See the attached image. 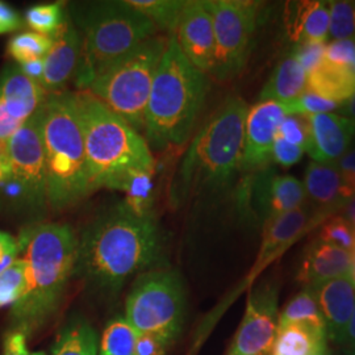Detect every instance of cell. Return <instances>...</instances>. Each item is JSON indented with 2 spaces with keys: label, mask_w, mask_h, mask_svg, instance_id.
Instances as JSON below:
<instances>
[{
  "label": "cell",
  "mask_w": 355,
  "mask_h": 355,
  "mask_svg": "<svg viewBox=\"0 0 355 355\" xmlns=\"http://www.w3.org/2000/svg\"><path fill=\"white\" fill-rule=\"evenodd\" d=\"M161 249L153 216L139 217L120 204L95 220L78 240L74 275L99 288L116 290L155 263Z\"/></svg>",
  "instance_id": "6da1fadb"
},
{
  "label": "cell",
  "mask_w": 355,
  "mask_h": 355,
  "mask_svg": "<svg viewBox=\"0 0 355 355\" xmlns=\"http://www.w3.org/2000/svg\"><path fill=\"white\" fill-rule=\"evenodd\" d=\"M248 111V103L233 95L209 116L180 161L170 192L173 203L228 186L240 171Z\"/></svg>",
  "instance_id": "7a4b0ae2"
},
{
  "label": "cell",
  "mask_w": 355,
  "mask_h": 355,
  "mask_svg": "<svg viewBox=\"0 0 355 355\" xmlns=\"http://www.w3.org/2000/svg\"><path fill=\"white\" fill-rule=\"evenodd\" d=\"M209 79L184 57L173 33L154 76L144 133L154 149L180 146L190 139L203 110Z\"/></svg>",
  "instance_id": "3957f363"
},
{
  "label": "cell",
  "mask_w": 355,
  "mask_h": 355,
  "mask_svg": "<svg viewBox=\"0 0 355 355\" xmlns=\"http://www.w3.org/2000/svg\"><path fill=\"white\" fill-rule=\"evenodd\" d=\"M19 241L26 250V286L13 305L12 318L24 333L37 328L58 308L74 275L78 239L67 224L48 223L28 229Z\"/></svg>",
  "instance_id": "277c9868"
},
{
  "label": "cell",
  "mask_w": 355,
  "mask_h": 355,
  "mask_svg": "<svg viewBox=\"0 0 355 355\" xmlns=\"http://www.w3.org/2000/svg\"><path fill=\"white\" fill-rule=\"evenodd\" d=\"M83 133L91 191L117 190L135 170L154 171L150 146L130 124L89 91L74 92Z\"/></svg>",
  "instance_id": "5b68a950"
},
{
  "label": "cell",
  "mask_w": 355,
  "mask_h": 355,
  "mask_svg": "<svg viewBox=\"0 0 355 355\" xmlns=\"http://www.w3.org/2000/svg\"><path fill=\"white\" fill-rule=\"evenodd\" d=\"M67 15L82 37V57L74 78L79 91L87 89L104 70L158 35L157 26L129 1H76L67 6Z\"/></svg>",
  "instance_id": "8992f818"
},
{
  "label": "cell",
  "mask_w": 355,
  "mask_h": 355,
  "mask_svg": "<svg viewBox=\"0 0 355 355\" xmlns=\"http://www.w3.org/2000/svg\"><path fill=\"white\" fill-rule=\"evenodd\" d=\"M46 199L54 211L73 207L91 191L74 92L48 95L41 105Z\"/></svg>",
  "instance_id": "52a82bcc"
},
{
  "label": "cell",
  "mask_w": 355,
  "mask_h": 355,
  "mask_svg": "<svg viewBox=\"0 0 355 355\" xmlns=\"http://www.w3.org/2000/svg\"><path fill=\"white\" fill-rule=\"evenodd\" d=\"M167 46V36L155 35L104 70L89 85L91 95L144 132L145 111L154 76Z\"/></svg>",
  "instance_id": "ba28073f"
},
{
  "label": "cell",
  "mask_w": 355,
  "mask_h": 355,
  "mask_svg": "<svg viewBox=\"0 0 355 355\" xmlns=\"http://www.w3.org/2000/svg\"><path fill=\"white\" fill-rule=\"evenodd\" d=\"M186 296L182 278L171 270L142 274L129 293L128 322L139 334H157L174 343L184 318Z\"/></svg>",
  "instance_id": "9c48e42d"
},
{
  "label": "cell",
  "mask_w": 355,
  "mask_h": 355,
  "mask_svg": "<svg viewBox=\"0 0 355 355\" xmlns=\"http://www.w3.org/2000/svg\"><path fill=\"white\" fill-rule=\"evenodd\" d=\"M215 31V67L211 76L229 80L240 76L253 49L262 3L252 0H208Z\"/></svg>",
  "instance_id": "30bf717a"
},
{
  "label": "cell",
  "mask_w": 355,
  "mask_h": 355,
  "mask_svg": "<svg viewBox=\"0 0 355 355\" xmlns=\"http://www.w3.org/2000/svg\"><path fill=\"white\" fill-rule=\"evenodd\" d=\"M328 218H330L329 216L320 214L309 204L305 203L304 205H302L300 208L292 211L290 214H286L265 223L261 249L253 268L250 270L249 275L245 278V282L232 295V297L225 300L217 309H215L209 318L204 320L203 329L198 333V337L193 341L190 355H195V353L199 350V346L207 338V334L212 328V325L221 316L224 309L232 303V300L241 293L242 290L250 287L254 280L257 279V277L268 265H271L275 259H278L286 253L292 245L299 241L309 230H312L320 224H324V221H327Z\"/></svg>",
  "instance_id": "8fae6325"
},
{
  "label": "cell",
  "mask_w": 355,
  "mask_h": 355,
  "mask_svg": "<svg viewBox=\"0 0 355 355\" xmlns=\"http://www.w3.org/2000/svg\"><path fill=\"white\" fill-rule=\"evenodd\" d=\"M11 178L26 191L33 208H42L46 199V164L41 132V107L7 141Z\"/></svg>",
  "instance_id": "7c38bea8"
},
{
  "label": "cell",
  "mask_w": 355,
  "mask_h": 355,
  "mask_svg": "<svg viewBox=\"0 0 355 355\" xmlns=\"http://www.w3.org/2000/svg\"><path fill=\"white\" fill-rule=\"evenodd\" d=\"M279 325V288L266 283L248 296L245 315L228 355H270Z\"/></svg>",
  "instance_id": "4fadbf2b"
},
{
  "label": "cell",
  "mask_w": 355,
  "mask_h": 355,
  "mask_svg": "<svg viewBox=\"0 0 355 355\" xmlns=\"http://www.w3.org/2000/svg\"><path fill=\"white\" fill-rule=\"evenodd\" d=\"M254 174L242 191V199L246 208L261 216L263 224L306 203L303 182L297 178L278 174L270 167Z\"/></svg>",
  "instance_id": "5bb4252c"
},
{
  "label": "cell",
  "mask_w": 355,
  "mask_h": 355,
  "mask_svg": "<svg viewBox=\"0 0 355 355\" xmlns=\"http://www.w3.org/2000/svg\"><path fill=\"white\" fill-rule=\"evenodd\" d=\"M286 114L282 104L270 101L257 102L249 107L245 120L240 171L254 174L270 166L274 141Z\"/></svg>",
  "instance_id": "9a60e30c"
},
{
  "label": "cell",
  "mask_w": 355,
  "mask_h": 355,
  "mask_svg": "<svg viewBox=\"0 0 355 355\" xmlns=\"http://www.w3.org/2000/svg\"><path fill=\"white\" fill-rule=\"evenodd\" d=\"M174 37L184 57L204 74H212L215 67V31L205 1L192 0L179 16Z\"/></svg>",
  "instance_id": "2e32d148"
},
{
  "label": "cell",
  "mask_w": 355,
  "mask_h": 355,
  "mask_svg": "<svg viewBox=\"0 0 355 355\" xmlns=\"http://www.w3.org/2000/svg\"><path fill=\"white\" fill-rule=\"evenodd\" d=\"M51 38L53 44L44 57V76L40 83L46 95L64 92L66 85L76 78L82 57V37L69 15Z\"/></svg>",
  "instance_id": "e0dca14e"
},
{
  "label": "cell",
  "mask_w": 355,
  "mask_h": 355,
  "mask_svg": "<svg viewBox=\"0 0 355 355\" xmlns=\"http://www.w3.org/2000/svg\"><path fill=\"white\" fill-rule=\"evenodd\" d=\"M305 117L309 124V142L305 153L315 162L337 164L354 140L355 123L333 112Z\"/></svg>",
  "instance_id": "ac0fdd59"
},
{
  "label": "cell",
  "mask_w": 355,
  "mask_h": 355,
  "mask_svg": "<svg viewBox=\"0 0 355 355\" xmlns=\"http://www.w3.org/2000/svg\"><path fill=\"white\" fill-rule=\"evenodd\" d=\"M325 324L327 338L340 345L355 305V287L349 274L309 287Z\"/></svg>",
  "instance_id": "d6986e66"
},
{
  "label": "cell",
  "mask_w": 355,
  "mask_h": 355,
  "mask_svg": "<svg viewBox=\"0 0 355 355\" xmlns=\"http://www.w3.org/2000/svg\"><path fill=\"white\" fill-rule=\"evenodd\" d=\"M41 85L26 76L19 64L7 66L0 74V108L24 124L46 99Z\"/></svg>",
  "instance_id": "ffe728a7"
},
{
  "label": "cell",
  "mask_w": 355,
  "mask_h": 355,
  "mask_svg": "<svg viewBox=\"0 0 355 355\" xmlns=\"http://www.w3.org/2000/svg\"><path fill=\"white\" fill-rule=\"evenodd\" d=\"M350 267V252L316 239L305 249L296 279L304 287H315L327 280L349 274Z\"/></svg>",
  "instance_id": "44dd1931"
},
{
  "label": "cell",
  "mask_w": 355,
  "mask_h": 355,
  "mask_svg": "<svg viewBox=\"0 0 355 355\" xmlns=\"http://www.w3.org/2000/svg\"><path fill=\"white\" fill-rule=\"evenodd\" d=\"M284 26L292 42H325L329 38V3L304 0L287 3Z\"/></svg>",
  "instance_id": "7402d4cb"
},
{
  "label": "cell",
  "mask_w": 355,
  "mask_h": 355,
  "mask_svg": "<svg viewBox=\"0 0 355 355\" xmlns=\"http://www.w3.org/2000/svg\"><path fill=\"white\" fill-rule=\"evenodd\" d=\"M305 198L315 211L331 216L346 208L341 198V178L336 164L311 161L304 173Z\"/></svg>",
  "instance_id": "603a6c76"
},
{
  "label": "cell",
  "mask_w": 355,
  "mask_h": 355,
  "mask_svg": "<svg viewBox=\"0 0 355 355\" xmlns=\"http://www.w3.org/2000/svg\"><path fill=\"white\" fill-rule=\"evenodd\" d=\"M306 89L331 102L343 103L355 92V73L350 66L324 60L306 74Z\"/></svg>",
  "instance_id": "cb8c5ba5"
},
{
  "label": "cell",
  "mask_w": 355,
  "mask_h": 355,
  "mask_svg": "<svg viewBox=\"0 0 355 355\" xmlns=\"http://www.w3.org/2000/svg\"><path fill=\"white\" fill-rule=\"evenodd\" d=\"M306 89V73L290 54L280 60L258 96V102L286 103L299 98Z\"/></svg>",
  "instance_id": "d4e9b609"
},
{
  "label": "cell",
  "mask_w": 355,
  "mask_h": 355,
  "mask_svg": "<svg viewBox=\"0 0 355 355\" xmlns=\"http://www.w3.org/2000/svg\"><path fill=\"white\" fill-rule=\"evenodd\" d=\"M328 338L324 329L308 324L278 327L271 355H327Z\"/></svg>",
  "instance_id": "484cf974"
},
{
  "label": "cell",
  "mask_w": 355,
  "mask_h": 355,
  "mask_svg": "<svg viewBox=\"0 0 355 355\" xmlns=\"http://www.w3.org/2000/svg\"><path fill=\"white\" fill-rule=\"evenodd\" d=\"M154 171L135 170L124 178L117 190L125 192V199L121 205L133 215L150 217L152 215L153 182Z\"/></svg>",
  "instance_id": "4316f807"
},
{
  "label": "cell",
  "mask_w": 355,
  "mask_h": 355,
  "mask_svg": "<svg viewBox=\"0 0 355 355\" xmlns=\"http://www.w3.org/2000/svg\"><path fill=\"white\" fill-rule=\"evenodd\" d=\"M288 324H308L316 327L318 329L325 330V324L320 313L315 293L309 287H304L302 291L297 292L291 300L284 305L283 311L279 312L278 327Z\"/></svg>",
  "instance_id": "83f0119b"
},
{
  "label": "cell",
  "mask_w": 355,
  "mask_h": 355,
  "mask_svg": "<svg viewBox=\"0 0 355 355\" xmlns=\"http://www.w3.org/2000/svg\"><path fill=\"white\" fill-rule=\"evenodd\" d=\"M129 4L144 13L157 29L166 31L167 35L174 33L179 16L186 1L183 0H129Z\"/></svg>",
  "instance_id": "f1b7e54d"
},
{
  "label": "cell",
  "mask_w": 355,
  "mask_h": 355,
  "mask_svg": "<svg viewBox=\"0 0 355 355\" xmlns=\"http://www.w3.org/2000/svg\"><path fill=\"white\" fill-rule=\"evenodd\" d=\"M98 337L86 324H76L64 330L54 346L53 355H96Z\"/></svg>",
  "instance_id": "f546056e"
},
{
  "label": "cell",
  "mask_w": 355,
  "mask_h": 355,
  "mask_svg": "<svg viewBox=\"0 0 355 355\" xmlns=\"http://www.w3.org/2000/svg\"><path fill=\"white\" fill-rule=\"evenodd\" d=\"M137 337L125 318L114 320L103 333L101 355H135Z\"/></svg>",
  "instance_id": "4dcf8cb0"
},
{
  "label": "cell",
  "mask_w": 355,
  "mask_h": 355,
  "mask_svg": "<svg viewBox=\"0 0 355 355\" xmlns=\"http://www.w3.org/2000/svg\"><path fill=\"white\" fill-rule=\"evenodd\" d=\"M53 38L36 32H26L13 36L7 45V53L17 64L44 58L51 51Z\"/></svg>",
  "instance_id": "1f68e13d"
},
{
  "label": "cell",
  "mask_w": 355,
  "mask_h": 355,
  "mask_svg": "<svg viewBox=\"0 0 355 355\" xmlns=\"http://www.w3.org/2000/svg\"><path fill=\"white\" fill-rule=\"evenodd\" d=\"M66 15L62 3L37 4L26 10V23L36 33L51 37L64 24Z\"/></svg>",
  "instance_id": "d6a6232c"
},
{
  "label": "cell",
  "mask_w": 355,
  "mask_h": 355,
  "mask_svg": "<svg viewBox=\"0 0 355 355\" xmlns=\"http://www.w3.org/2000/svg\"><path fill=\"white\" fill-rule=\"evenodd\" d=\"M329 38L355 41V1H329Z\"/></svg>",
  "instance_id": "836d02e7"
},
{
  "label": "cell",
  "mask_w": 355,
  "mask_h": 355,
  "mask_svg": "<svg viewBox=\"0 0 355 355\" xmlns=\"http://www.w3.org/2000/svg\"><path fill=\"white\" fill-rule=\"evenodd\" d=\"M26 286V262L19 258L0 274V308L15 305L23 296Z\"/></svg>",
  "instance_id": "e575fe53"
},
{
  "label": "cell",
  "mask_w": 355,
  "mask_h": 355,
  "mask_svg": "<svg viewBox=\"0 0 355 355\" xmlns=\"http://www.w3.org/2000/svg\"><path fill=\"white\" fill-rule=\"evenodd\" d=\"M318 239L350 253L354 252L355 229L345 216H331L324 221Z\"/></svg>",
  "instance_id": "d590c367"
},
{
  "label": "cell",
  "mask_w": 355,
  "mask_h": 355,
  "mask_svg": "<svg viewBox=\"0 0 355 355\" xmlns=\"http://www.w3.org/2000/svg\"><path fill=\"white\" fill-rule=\"evenodd\" d=\"M282 105L287 114L312 116V114H330L331 111H337L340 104L324 99L316 94L305 89L299 98Z\"/></svg>",
  "instance_id": "8d00e7d4"
},
{
  "label": "cell",
  "mask_w": 355,
  "mask_h": 355,
  "mask_svg": "<svg viewBox=\"0 0 355 355\" xmlns=\"http://www.w3.org/2000/svg\"><path fill=\"white\" fill-rule=\"evenodd\" d=\"M278 137L296 145L302 149H306L309 142V124L305 116L286 114L278 129Z\"/></svg>",
  "instance_id": "74e56055"
},
{
  "label": "cell",
  "mask_w": 355,
  "mask_h": 355,
  "mask_svg": "<svg viewBox=\"0 0 355 355\" xmlns=\"http://www.w3.org/2000/svg\"><path fill=\"white\" fill-rule=\"evenodd\" d=\"M325 42H318V41H306L297 44L293 51L292 55L296 58V61L303 67L305 73H311L315 70L318 64H322L325 60Z\"/></svg>",
  "instance_id": "f35d334b"
},
{
  "label": "cell",
  "mask_w": 355,
  "mask_h": 355,
  "mask_svg": "<svg viewBox=\"0 0 355 355\" xmlns=\"http://www.w3.org/2000/svg\"><path fill=\"white\" fill-rule=\"evenodd\" d=\"M336 165L341 178V198L347 207L355 199V148L345 153Z\"/></svg>",
  "instance_id": "ab89813d"
},
{
  "label": "cell",
  "mask_w": 355,
  "mask_h": 355,
  "mask_svg": "<svg viewBox=\"0 0 355 355\" xmlns=\"http://www.w3.org/2000/svg\"><path fill=\"white\" fill-rule=\"evenodd\" d=\"M304 149L292 145L287 141L282 140L277 135L272 146V162L283 168H290L292 166L299 164L304 157Z\"/></svg>",
  "instance_id": "60d3db41"
},
{
  "label": "cell",
  "mask_w": 355,
  "mask_h": 355,
  "mask_svg": "<svg viewBox=\"0 0 355 355\" xmlns=\"http://www.w3.org/2000/svg\"><path fill=\"white\" fill-rule=\"evenodd\" d=\"M325 61L331 64L350 66L355 61V41L336 40L327 45Z\"/></svg>",
  "instance_id": "b9f144b4"
},
{
  "label": "cell",
  "mask_w": 355,
  "mask_h": 355,
  "mask_svg": "<svg viewBox=\"0 0 355 355\" xmlns=\"http://www.w3.org/2000/svg\"><path fill=\"white\" fill-rule=\"evenodd\" d=\"M173 341L157 334H139L135 355H165Z\"/></svg>",
  "instance_id": "7bdbcfd3"
},
{
  "label": "cell",
  "mask_w": 355,
  "mask_h": 355,
  "mask_svg": "<svg viewBox=\"0 0 355 355\" xmlns=\"http://www.w3.org/2000/svg\"><path fill=\"white\" fill-rule=\"evenodd\" d=\"M23 26L21 16L4 1H0V35L11 33Z\"/></svg>",
  "instance_id": "ee69618b"
},
{
  "label": "cell",
  "mask_w": 355,
  "mask_h": 355,
  "mask_svg": "<svg viewBox=\"0 0 355 355\" xmlns=\"http://www.w3.org/2000/svg\"><path fill=\"white\" fill-rule=\"evenodd\" d=\"M3 355H35L28 352L26 341V333L16 330L7 336L4 343Z\"/></svg>",
  "instance_id": "f6af8a7d"
},
{
  "label": "cell",
  "mask_w": 355,
  "mask_h": 355,
  "mask_svg": "<svg viewBox=\"0 0 355 355\" xmlns=\"http://www.w3.org/2000/svg\"><path fill=\"white\" fill-rule=\"evenodd\" d=\"M23 124L16 121L10 114L0 108V141L7 142L20 129Z\"/></svg>",
  "instance_id": "bcb514c9"
},
{
  "label": "cell",
  "mask_w": 355,
  "mask_h": 355,
  "mask_svg": "<svg viewBox=\"0 0 355 355\" xmlns=\"http://www.w3.org/2000/svg\"><path fill=\"white\" fill-rule=\"evenodd\" d=\"M21 250V243L19 240L13 239L8 233H4L0 230V261L15 255L17 257L19 252Z\"/></svg>",
  "instance_id": "7dc6e473"
},
{
  "label": "cell",
  "mask_w": 355,
  "mask_h": 355,
  "mask_svg": "<svg viewBox=\"0 0 355 355\" xmlns=\"http://www.w3.org/2000/svg\"><path fill=\"white\" fill-rule=\"evenodd\" d=\"M340 345L345 350V355H355V305L350 321L343 333V341Z\"/></svg>",
  "instance_id": "c3c4849f"
},
{
  "label": "cell",
  "mask_w": 355,
  "mask_h": 355,
  "mask_svg": "<svg viewBox=\"0 0 355 355\" xmlns=\"http://www.w3.org/2000/svg\"><path fill=\"white\" fill-rule=\"evenodd\" d=\"M17 64L26 76L41 83V79L44 76V58H37V60H32V61H26V62Z\"/></svg>",
  "instance_id": "681fc988"
},
{
  "label": "cell",
  "mask_w": 355,
  "mask_h": 355,
  "mask_svg": "<svg viewBox=\"0 0 355 355\" xmlns=\"http://www.w3.org/2000/svg\"><path fill=\"white\" fill-rule=\"evenodd\" d=\"M11 178V165L7 142L0 141V183Z\"/></svg>",
  "instance_id": "f907efd6"
},
{
  "label": "cell",
  "mask_w": 355,
  "mask_h": 355,
  "mask_svg": "<svg viewBox=\"0 0 355 355\" xmlns=\"http://www.w3.org/2000/svg\"><path fill=\"white\" fill-rule=\"evenodd\" d=\"M337 112L338 114H341L343 117L352 120L353 123H355V92L349 98L346 99L345 102L340 103L338 108H337Z\"/></svg>",
  "instance_id": "816d5d0a"
},
{
  "label": "cell",
  "mask_w": 355,
  "mask_h": 355,
  "mask_svg": "<svg viewBox=\"0 0 355 355\" xmlns=\"http://www.w3.org/2000/svg\"><path fill=\"white\" fill-rule=\"evenodd\" d=\"M345 217L349 220V223L354 227L355 229V199L347 204L346 207V215Z\"/></svg>",
  "instance_id": "f5cc1de1"
},
{
  "label": "cell",
  "mask_w": 355,
  "mask_h": 355,
  "mask_svg": "<svg viewBox=\"0 0 355 355\" xmlns=\"http://www.w3.org/2000/svg\"><path fill=\"white\" fill-rule=\"evenodd\" d=\"M16 259H17V257H15V255H11V257H7V258L1 259L0 261V274L4 272L8 267L11 266Z\"/></svg>",
  "instance_id": "db71d44e"
},
{
  "label": "cell",
  "mask_w": 355,
  "mask_h": 355,
  "mask_svg": "<svg viewBox=\"0 0 355 355\" xmlns=\"http://www.w3.org/2000/svg\"><path fill=\"white\" fill-rule=\"evenodd\" d=\"M349 275H350L352 282H353V284H354L355 287V250L352 253V267H350V272H349Z\"/></svg>",
  "instance_id": "11a10c76"
},
{
  "label": "cell",
  "mask_w": 355,
  "mask_h": 355,
  "mask_svg": "<svg viewBox=\"0 0 355 355\" xmlns=\"http://www.w3.org/2000/svg\"><path fill=\"white\" fill-rule=\"evenodd\" d=\"M350 67H352V69H353V71H354V73H355V61H354V62H353V64H350Z\"/></svg>",
  "instance_id": "9f6ffc18"
},
{
  "label": "cell",
  "mask_w": 355,
  "mask_h": 355,
  "mask_svg": "<svg viewBox=\"0 0 355 355\" xmlns=\"http://www.w3.org/2000/svg\"><path fill=\"white\" fill-rule=\"evenodd\" d=\"M35 355H44L42 353H35Z\"/></svg>",
  "instance_id": "6f0895ef"
},
{
  "label": "cell",
  "mask_w": 355,
  "mask_h": 355,
  "mask_svg": "<svg viewBox=\"0 0 355 355\" xmlns=\"http://www.w3.org/2000/svg\"><path fill=\"white\" fill-rule=\"evenodd\" d=\"M327 355H333V353H331V352H329V353H328V354Z\"/></svg>",
  "instance_id": "680465c9"
}]
</instances>
